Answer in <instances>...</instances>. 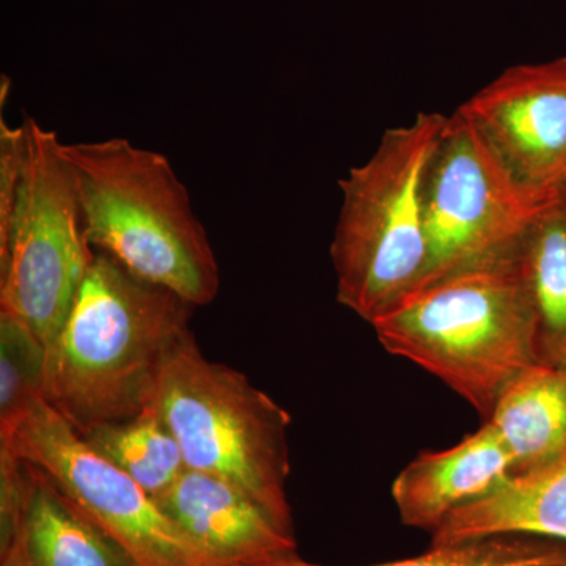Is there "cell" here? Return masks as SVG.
Segmentation results:
<instances>
[{"label":"cell","mask_w":566,"mask_h":566,"mask_svg":"<svg viewBox=\"0 0 566 566\" xmlns=\"http://www.w3.org/2000/svg\"><path fill=\"white\" fill-rule=\"evenodd\" d=\"M192 311L177 293L95 251L46 348L41 397L80 436L139 416L170 357L192 334Z\"/></svg>","instance_id":"6da1fadb"},{"label":"cell","mask_w":566,"mask_h":566,"mask_svg":"<svg viewBox=\"0 0 566 566\" xmlns=\"http://www.w3.org/2000/svg\"><path fill=\"white\" fill-rule=\"evenodd\" d=\"M516 248L411 290L370 323L387 352L441 379L485 420L505 387L536 364Z\"/></svg>","instance_id":"7a4b0ae2"},{"label":"cell","mask_w":566,"mask_h":566,"mask_svg":"<svg viewBox=\"0 0 566 566\" xmlns=\"http://www.w3.org/2000/svg\"><path fill=\"white\" fill-rule=\"evenodd\" d=\"M61 153L96 252L193 307L216 300L221 289L218 260L188 189L166 156L125 137L62 144Z\"/></svg>","instance_id":"3957f363"},{"label":"cell","mask_w":566,"mask_h":566,"mask_svg":"<svg viewBox=\"0 0 566 566\" xmlns=\"http://www.w3.org/2000/svg\"><path fill=\"white\" fill-rule=\"evenodd\" d=\"M447 115L419 112L387 129L374 155L338 180L342 208L331 244L337 301L371 323L411 292L428 260L423 177Z\"/></svg>","instance_id":"277c9868"},{"label":"cell","mask_w":566,"mask_h":566,"mask_svg":"<svg viewBox=\"0 0 566 566\" xmlns=\"http://www.w3.org/2000/svg\"><path fill=\"white\" fill-rule=\"evenodd\" d=\"M180 446L186 468L227 480L293 532L286 499L289 412L189 335L164 368L151 405Z\"/></svg>","instance_id":"5b68a950"},{"label":"cell","mask_w":566,"mask_h":566,"mask_svg":"<svg viewBox=\"0 0 566 566\" xmlns=\"http://www.w3.org/2000/svg\"><path fill=\"white\" fill-rule=\"evenodd\" d=\"M17 207L0 240V314L48 348L95 256L57 134L25 117Z\"/></svg>","instance_id":"8992f818"},{"label":"cell","mask_w":566,"mask_h":566,"mask_svg":"<svg viewBox=\"0 0 566 566\" xmlns=\"http://www.w3.org/2000/svg\"><path fill=\"white\" fill-rule=\"evenodd\" d=\"M0 449L41 469L139 566H222L205 556L144 488L99 455L44 398L0 424Z\"/></svg>","instance_id":"52a82bcc"},{"label":"cell","mask_w":566,"mask_h":566,"mask_svg":"<svg viewBox=\"0 0 566 566\" xmlns=\"http://www.w3.org/2000/svg\"><path fill=\"white\" fill-rule=\"evenodd\" d=\"M422 199L428 260L412 290L515 248L553 203L521 191L458 111L447 115L428 159Z\"/></svg>","instance_id":"ba28073f"},{"label":"cell","mask_w":566,"mask_h":566,"mask_svg":"<svg viewBox=\"0 0 566 566\" xmlns=\"http://www.w3.org/2000/svg\"><path fill=\"white\" fill-rule=\"evenodd\" d=\"M457 111L531 199L566 191V59L513 66Z\"/></svg>","instance_id":"9c48e42d"},{"label":"cell","mask_w":566,"mask_h":566,"mask_svg":"<svg viewBox=\"0 0 566 566\" xmlns=\"http://www.w3.org/2000/svg\"><path fill=\"white\" fill-rule=\"evenodd\" d=\"M193 546L222 566H256L297 554L293 532L241 488L186 469L166 493L155 499Z\"/></svg>","instance_id":"30bf717a"},{"label":"cell","mask_w":566,"mask_h":566,"mask_svg":"<svg viewBox=\"0 0 566 566\" xmlns=\"http://www.w3.org/2000/svg\"><path fill=\"white\" fill-rule=\"evenodd\" d=\"M512 472V458L490 423L460 444L420 453L398 474L392 497L401 523L434 532L457 509L490 493Z\"/></svg>","instance_id":"8fae6325"},{"label":"cell","mask_w":566,"mask_h":566,"mask_svg":"<svg viewBox=\"0 0 566 566\" xmlns=\"http://www.w3.org/2000/svg\"><path fill=\"white\" fill-rule=\"evenodd\" d=\"M499 535H534L566 543V457L524 475H509L490 493L450 513L431 546Z\"/></svg>","instance_id":"7c38bea8"},{"label":"cell","mask_w":566,"mask_h":566,"mask_svg":"<svg viewBox=\"0 0 566 566\" xmlns=\"http://www.w3.org/2000/svg\"><path fill=\"white\" fill-rule=\"evenodd\" d=\"M512 458L510 475L539 471L566 457V368L531 365L505 387L485 420Z\"/></svg>","instance_id":"4fadbf2b"},{"label":"cell","mask_w":566,"mask_h":566,"mask_svg":"<svg viewBox=\"0 0 566 566\" xmlns=\"http://www.w3.org/2000/svg\"><path fill=\"white\" fill-rule=\"evenodd\" d=\"M20 461L24 485L22 528L32 566H139L50 476Z\"/></svg>","instance_id":"5bb4252c"},{"label":"cell","mask_w":566,"mask_h":566,"mask_svg":"<svg viewBox=\"0 0 566 566\" xmlns=\"http://www.w3.org/2000/svg\"><path fill=\"white\" fill-rule=\"evenodd\" d=\"M535 323L536 364L566 368V191L517 243Z\"/></svg>","instance_id":"9a60e30c"},{"label":"cell","mask_w":566,"mask_h":566,"mask_svg":"<svg viewBox=\"0 0 566 566\" xmlns=\"http://www.w3.org/2000/svg\"><path fill=\"white\" fill-rule=\"evenodd\" d=\"M81 438L153 499L172 488L188 469L177 439L153 406L133 419L103 424Z\"/></svg>","instance_id":"2e32d148"},{"label":"cell","mask_w":566,"mask_h":566,"mask_svg":"<svg viewBox=\"0 0 566 566\" xmlns=\"http://www.w3.org/2000/svg\"><path fill=\"white\" fill-rule=\"evenodd\" d=\"M256 566H323L300 556ZM370 566H566V543L534 535H499L452 546H431L422 556Z\"/></svg>","instance_id":"e0dca14e"},{"label":"cell","mask_w":566,"mask_h":566,"mask_svg":"<svg viewBox=\"0 0 566 566\" xmlns=\"http://www.w3.org/2000/svg\"><path fill=\"white\" fill-rule=\"evenodd\" d=\"M46 348L13 316L0 314V424L40 397Z\"/></svg>","instance_id":"ac0fdd59"},{"label":"cell","mask_w":566,"mask_h":566,"mask_svg":"<svg viewBox=\"0 0 566 566\" xmlns=\"http://www.w3.org/2000/svg\"><path fill=\"white\" fill-rule=\"evenodd\" d=\"M0 566H32L25 549L24 528L21 527L9 547L0 551Z\"/></svg>","instance_id":"d6986e66"}]
</instances>
